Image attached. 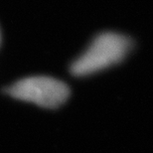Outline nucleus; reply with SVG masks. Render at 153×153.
<instances>
[{"label": "nucleus", "instance_id": "f257e3e1", "mask_svg": "<svg viewBox=\"0 0 153 153\" xmlns=\"http://www.w3.org/2000/svg\"><path fill=\"white\" fill-rule=\"evenodd\" d=\"M132 48V41L115 32L100 33L88 49L73 62L71 73L75 76H85L120 63Z\"/></svg>", "mask_w": 153, "mask_h": 153}, {"label": "nucleus", "instance_id": "f03ea898", "mask_svg": "<svg viewBox=\"0 0 153 153\" xmlns=\"http://www.w3.org/2000/svg\"><path fill=\"white\" fill-rule=\"evenodd\" d=\"M6 91L15 99L48 108L62 105L70 97L68 85L51 76H30L16 82Z\"/></svg>", "mask_w": 153, "mask_h": 153}]
</instances>
